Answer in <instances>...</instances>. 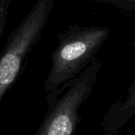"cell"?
<instances>
[{"label":"cell","instance_id":"cell-1","mask_svg":"<svg viewBox=\"0 0 135 135\" xmlns=\"http://www.w3.org/2000/svg\"><path fill=\"white\" fill-rule=\"evenodd\" d=\"M111 34L107 26L71 24L57 33V45L51 56V68L45 81L50 94L77 77L96 57Z\"/></svg>","mask_w":135,"mask_h":135},{"label":"cell","instance_id":"cell-2","mask_svg":"<svg viewBox=\"0 0 135 135\" xmlns=\"http://www.w3.org/2000/svg\"><path fill=\"white\" fill-rule=\"evenodd\" d=\"M56 0H37L8 37L0 53V103L21 74L32 47L48 24Z\"/></svg>","mask_w":135,"mask_h":135},{"label":"cell","instance_id":"cell-3","mask_svg":"<svg viewBox=\"0 0 135 135\" xmlns=\"http://www.w3.org/2000/svg\"><path fill=\"white\" fill-rule=\"evenodd\" d=\"M102 67L103 61L95 57L77 77L50 93L56 98L48 103V113L35 135L73 134L79 110L92 94Z\"/></svg>","mask_w":135,"mask_h":135},{"label":"cell","instance_id":"cell-4","mask_svg":"<svg viewBox=\"0 0 135 135\" xmlns=\"http://www.w3.org/2000/svg\"><path fill=\"white\" fill-rule=\"evenodd\" d=\"M131 46L135 47V41L132 42ZM133 114H135V80L125 94L109 107L105 122L109 127H118L127 121Z\"/></svg>","mask_w":135,"mask_h":135},{"label":"cell","instance_id":"cell-5","mask_svg":"<svg viewBox=\"0 0 135 135\" xmlns=\"http://www.w3.org/2000/svg\"><path fill=\"white\" fill-rule=\"evenodd\" d=\"M93 2L107 4L124 14L135 12V0H91Z\"/></svg>","mask_w":135,"mask_h":135},{"label":"cell","instance_id":"cell-6","mask_svg":"<svg viewBox=\"0 0 135 135\" xmlns=\"http://www.w3.org/2000/svg\"><path fill=\"white\" fill-rule=\"evenodd\" d=\"M12 0H0V39L2 37Z\"/></svg>","mask_w":135,"mask_h":135}]
</instances>
